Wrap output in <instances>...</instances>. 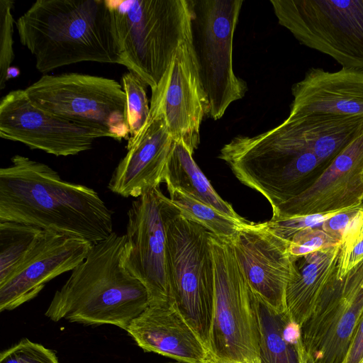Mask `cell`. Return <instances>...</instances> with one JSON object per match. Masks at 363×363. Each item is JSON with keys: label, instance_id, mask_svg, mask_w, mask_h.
<instances>
[{"label": "cell", "instance_id": "cell-1", "mask_svg": "<svg viewBox=\"0 0 363 363\" xmlns=\"http://www.w3.org/2000/svg\"><path fill=\"white\" fill-rule=\"evenodd\" d=\"M0 169V222L13 221L96 244L113 232V211L93 189L16 155Z\"/></svg>", "mask_w": 363, "mask_h": 363}, {"label": "cell", "instance_id": "cell-2", "mask_svg": "<svg viewBox=\"0 0 363 363\" xmlns=\"http://www.w3.org/2000/svg\"><path fill=\"white\" fill-rule=\"evenodd\" d=\"M15 26L41 73L82 62L119 64L107 0H38Z\"/></svg>", "mask_w": 363, "mask_h": 363}, {"label": "cell", "instance_id": "cell-3", "mask_svg": "<svg viewBox=\"0 0 363 363\" xmlns=\"http://www.w3.org/2000/svg\"><path fill=\"white\" fill-rule=\"evenodd\" d=\"M125 235L113 232L94 245L57 291L45 312L53 321L110 324L126 330L149 306L143 284L125 267Z\"/></svg>", "mask_w": 363, "mask_h": 363}, {"label": "cell", "instance_id": "cell-4", "mask_svg": "<svg viewBox=\"0 0 363 363\" xmlns=\"http://www.w3.org/2000/svg\"><path fill=\"white\" fill-rule=\"evenodd\" d=\"M119 65L154 89L191 38V0H107Z\"/></svg>", "mask_w": 363, "mask_h": 363}, {"label": "cell", "instance_id": "cell-5", "mask_svg": "<svg viewBox=\"0 0 363 363\" xmlns=\"http://www.w3.org/2000/svg\"><path fill=\"white\" fill-rule=\"evenodd\" d=\"M162 214L170 301L207 348L215 296L211 233L184 217L163 194Z\"/></svg>", "mask_w": 363, "mask_h": 363}, {"label": "cell", "instance_id": "cell-6", "mask_svg": "<svg viewBox=\"0 0 363 363\" xmlns=\"http://www.w3.org/2000/svg\"><path fill=\"white\" fill-rule=\"evenodd\" d=\"M214 265V311L207 346L210 363H259L251 290L230 240L210 233Z\"/></svg>", "mask_w": 363, "mask_h": 363}, {"label": "cell", "instance_id": "cell-7", "mask_svg": "<svg viewBox=\"0 0 363 363\" xmlns=\"http://www.w3.org/2000/svg\"><path fill=\"white\" fill-rule=\"evenodd\" d=\"M191 43L200 79L216 121L230 105L242 99L246 82L233 67V38L242 0H191Z\"/></svg>", "mask_w": 363, "mask_h": 363}, {"label": "cell", "instance_id": "cell-8", "mask_svg": "<svg viewBox=\"0 0 363 363\" xmlns=\"http://www.w3.org/2000/svg\"><path fill=\"white\" fill-rule=\"evenodd\" d=\"M279 24L342 67L363 71V0H270Z\"/></svg>", "mask_w": 363, "mask_h": 363}, {"label": "cell", "instance_id": "cell-9", "mask_svg": "<svg viewBox=\"0 0 363 363\" xmlns=\"http://www.w3.org/2000/svg\"><path fill=\"white\" fill-rule=\"evenodd\" d=\"M24 91L35 106L56 116L104 128L119 141L130 135L125 94L115 79L79 73L45 74Z\"/></svg>", "mask_w": 363, "mask_h": 363}, {"label": "cell", "instance_id": "cell-10", "mask_svg": "<svg viewBox=\"0 0 363 363\" xmlns=\"http://www.w3.org/2000/svg\"><path fill=\"white\" fill-rule=\"evenodd\" d=\"M363 129V118L289 113L279 125L253 136L237 135L218 157L297 156L314 153L327 168Z\"/></svg>", "mask_w": 363, "mask_h": 363}, {"label": "cell", "instance_id": "cell-11", "mask_svg": "<svg viewBox=\"0 0 363 363\" xmlns=\"http://www.w3.org/2000/svg\"><path fill=\"white\" fill-rule=\"evenodd\" d=\"M363 313V259L335 277L301 326L306 363H342Z\"/></svg>", "mask_w": 363, "mask_h": 363}, {"label": "cell", "instance_id": "cell-12", "mask_svg": "<svg viewBox=\"0 0 363 363\" xmlns=\"http://www.w3.org/2000/svg\"><path fill=\"white\" fill-rule=\"evenodd\" d=\"M0 136L55 156L75 155L94 141L113 136L108 130L72 122L35 106L24 89L9 91L0 101Z\"/></svg>", "mask_w": 363, "mask_h": 363}, {"label": "cell", "instance_id": "cell-13", "mask_svg": "<svg viewBox=\"0 0 363 363\" xmlns=\"http://www.w3.org/2000/svg\"><path fill=\"white\" fill-rule=\"evenodd\" d=\"M209 103L203 88L191 38L177 49L158 85L152 90L150 115L161 117L175 142L194 154Z\"/></svg>", "mask_w": 363, "mask_h": 363}, {"label": "cell", "instance_id": "cell-14", "mask_svg": "<svg viewBox=\"0 0 363 363\" xmlns=\"http://www.w3.org/2000/svg\"><path fill=\"white\" fill-rule=\"evenodd\" d=\"M162 194L160 187L148 191L133 201L127 213L123 264L146 288L150 305L170 301Z\"/></svg>", "mask_w": 363, "mask_h": 363}, {"label": "cell", "instance_id": "cell-15", "mask_svg": "<svg viewBox=\"0 0 363 363\" xmlns=\"http://www.w3.org/2000/svg\"><path fill=\"white\" fill-rule=\"evenodd\" d=\"M230 242L250 289L274 310L286 311V289L296 270L289 241L276 235L264 223L247 222Z\"/></svg>", "mask_w": 363, "mask_h": 363}, {"label": "cell", "instance_id": "cell-16", "mask_svg": "<svg viewBox=\"0 0 363 363\" xmlns=\"http://www.w3.org/2000/svg\"><path fill=\"white\" fill-rule=\"evenodd\" d=\"M363 203V129L315 182L279 205L272 219L347 211Z\"/></svg>", "mask_w": 363, "mask_h": 363}, {"label": "cell", "instance_id": "cell-17", "mask_svg": "<svg viewBox=\"0 0 363 363\" xmlns=\"http://www.w3.org/2000/svg\"><path fill=\"white\" fill-rule=\"evenodd\" d=\"M94 245L44 230L15 272L0 283V311L13 310L34 298L48 281L80 264Z\"/></svg>", "mask_w": 363, "mask_h": 363}, {"label": "cell", "instance_id": "cell-18", "mask_svg": "<svg viewBox=\"0 0 363 363\" xmlns=\"http://www.w3.org/2000/svg\"><path fill=\"white\" fill-rule=\"evenodd\" d=\"M174 143L164 120L149 114L140 132L129 137L127 152L113 171L108 189L138 199L160 187Z\"/></svg>", "mask_w": 363, "mask_h": 363}, {"label": "cell", "instance_id": "cell-19", "mask_svg": "<svg viewBox=\"0 0 363 363\" xmlns=\"http://www.w3.org/2000/svg\"><path fill=\"white\" fill-rule=\"evenodd\" d=\"M289 113L363 118V71L311 67L291 86Z\"/></svg>", "mask_w": 363, "mask_h": 363}, {"label": "cell", "instance_id": "cell-20", "mask_svg": "<svg viewBox=\"0 0 363 363\" xmlns=\"http://www.w3.org/2000/svg\"><path fill=\"white\" fill-rule=\"evenodd\" d=\"M125 330L146 352L184 363H210L206 347L170 301L150 305Z\"/></svg>", "mask_w": 363, "mask_h": 363}, {"label": "cell", "instance_id": "cell-21", "mask_svg": "<svg viewBox=\"0 0 363 363\" xmlns=\"http://www.w3.org/2000/svg\"><path fill=\"white\" fill-rule=\"evenodd\" d=\"M340 245L295 260L296 270L286 286L285 303L286 312L301 327L313 313L326 286L337 275Z\"/></svg>", "mask_w": 363, "mask_h": 363}, {"label": "cell", "instance_id": "cell-22", "mask_svg": "<svg viewBox=\"0 0 363 363\" xmlns=\"http://www.w3.org/2000/svg\"><path fill=\"white\" fill-rule=\"evenodd\" d=\"M250 290L257 323L259 363H306L301 325L286 311L274 310Z\"/></svg>", "mask_w": 363, "mask_h": 363}, {"label": "cell", "instance_id": "cell-23", "mask_svg": "<svg viewBox=\"0 0 363 363\" xmlns=\"http://www.w3.org/2000/svg\"><path fill=\"white\" fill-rule=\"evenodd\" d=\"M163 182L168 191L179 189L227 216L247 222L218 195L194 160L193 154L181 143L174 141L165 167Z\"/></svg>", "mask_w": 363, "mask_h": 363}, {"label": "cell", "instance_id": "cell-24", "mask_svg": "<svg viewBox=\"0 0 363 363\" xmlns=\"http://www.w3.org/2000/svg\"><path fill=\"white\" fill-rule=\"evenodd\" d=\"M43 231L41 228L24 223L0 222V283L15 272Z\"/></svg>", "mask_w": 363, "mask_h": 363}, {"label": "cell", "instance_id": "cell-25", "mask_svg": "<svg viewBox=\"0 0 363 363\" xmlns=\"http://www.w3.org/2000/svg\"><path fill=\"white\" fill-rule=\"evenodd\" d=\"M169 200L186 218L199 223L213 235L230 240L247 222L227 216L216 208L179 190H169Z\"/></svg>", "mask_w": 363, "mask_h": 363}, {"label": "cell", "instance_id": "cell-26", "mask_svg": "<svg viewBox=\"0 0 363 363\" xmlns=\"http://www.w3.org/2000/svg\"><path fill=\"white\" fill-rule=\"evenodd\" d=\"M121 85L125 94L126 121L130 136L136 135L145 125L150 113L146 93L147 86L138 75L128 72L123 74Z\"/></svg>", "mask_w": 363, "mask_h": 363}, {"label": "cell", "instance_id": "cell-27", "mask_svg": "<svg viewBox=\"0 0 363 363\" xmlns=\"http://www.w3.org/2000/svg\"><path fill=\"white\" fill-rule=\"evenodd\" d=\"M14 1L0 0V90L9 79L11 65L14 59L13 49V25L12 9Z\"/></svg>", "mask_w": 363, "mask_h": 363}, {"label": "cell", "instance_id": "cell-28", "mask_svg": "<svg viewBox=\"0 0 363 363\" xmlns=\"http://www.w3.org/2000/svg\"><path fill=\"white\" fill-rule=\"evenodd\" d=\"M0 363H59L55 353L42 345L23 339L0 354Z\"/></svg>", "mask_w": 363, "mask_h": 363}, {"label": "cell", "instance_id": "cell-29", "mask_svg": "<svg viewBox=\"0 0 363 363\" xmlns=\"http://www.w3.org/2000/svg\"><path fill=\"white\" fill-rule=\"evenodd\" d=\"M342 211H338L326 214H313L281 219H271L269 221L264 222V224L278 237L290 241L298 232L309 228H320L326 219Z\"/></svg>", "mask_w": 363, "mask_h": 363}, {"label": "cell", "instance_id": "cell-30", "mask_svg": "<svg viewBox=\"0 0 363 363\" xmlns=\"http://www.w3.org/2000/svg\"><path fill=\"white\" fill-rule=\"evenodd\" d=\"M340 244L320 228L298 232L289 241V251L294 260L311 252Z\"/></svg>", "mask_w": 363, "mask_h": 363}, {"label": "cell", "instance_id": "cell-31", "mask_svg": "<svg viewBox=\"0 0 363 363\" xmlns=\"http://www.w3.org/2000/svg\"><path fill=\"white\" fill-rule=\"evenodd\" d=\"M363 259V238L340 245L337 279H341Z\"/></svg>", "mask_w": 363, "mask_h": 363}, {"label": "cell", "instance_id": "cell-32", "mask_svg": "<svg viewBox=\"0 0 363 363\" xmlns=\"http://www.w3.org/2000/svg\"><path fill=\"white\" fill-rule=\"evenodd\" d=\"M363 203L350 210L342 211L326 219L320 228L340 242L347 228L354 220Z\"/></svg>", "mask_w": 363, "mask_h": 363}, {"label": "cell", "instance_id": "cell-33", "mask_svg": "<svg viewBox=\"0 0 363 363\" xmlns=\"http://www.w3.org/2000/svg\"><path fill=\"white\" fill-rule=\"evenodd\" d=\"M363 359V313L342 363H359Z\"/></svg>", "mask_w": 363, "mask_h": 363}, {"label": "cell", "instance_id": "cell-34", "mask_svg": "<svg viewBox=\"0 0 363 363\" xmlns=\"http://www.w3.org/2000/svg\"><path fill=\"white\" fill-rule=\"evenodd\" d=\"M363 238V208L346 230L340 244L350 242L356 238Z\"/></svg>", "mask_w": 363, "mask_h": 363}, {"label": "cell", "instance_id": "cell-35", "mask_svg": "<svg viewBox=\"0 0 363 363\" xmlns=\"http://www.w3.org/2000/svg\"><path fill=\"white\" fill-rule=\"evenodd\" d=\"M359 363H363V359L361 360V362Z\"/></svg>", "mask_w": 363, "mask_h": 363}, {"label": "cell", "instance_id": "cell-36", "mask_svg": "<svg viewBox=\"0 0 363 363\" xmlns=\"http://www.w3.org/2000/svg\"><path fill=\"white\" fill-rule=\"evenodd\" d=\"M184 363V362H183Z\"/></svg>", "mask_w": 363, "mask_h": 363}]
</instances>
